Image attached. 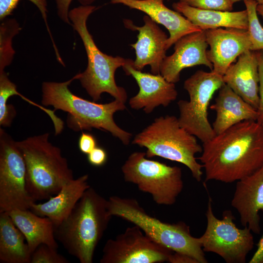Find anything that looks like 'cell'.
Masks as SVG:
<instances>
[{"instance_id":"obj_1","label":"cell","mask_w":263,"mask_h":263,"mask_svg":"<svg viewBox=\"0 0 263 263\" xmlns=\"http://www.w3.org/2000/svg\"><path fill=\"white\" fill-rule=\"evenodd\" d=\"M197 159L205 181L231 183L251 174L263 164V125L246 120L231 127L203 143Z\"/></svg>"},{"instance_id":"obj_2","label":"cell","mask_w":263,"mask_h":263,"mask_svg":"<svg viewBox=\"0 0 263 263\" xmlns=\"http://www.w3.org/2000/svg\"><path fill=\"white\" fill-rule=\"evenodd\" d=\"M112 217L107 200L90 187L69 215L55 227L56 238L80 263H92L95 249Z\"/></svg>"},{"instance_id":"obj_3","label":"cell","mask_w":263,"mask_h":263,"mask_svg":"<svg viewBox=\"0 0 263 263\" xmlns=\"http://www.w3.org/2000/svg\"><path fill=\"white\" fill-rule=\"evenodd\" d=\"M75 76L62 82H44L42 84V104L52 106L55 110L67 112L68 126L75 131H91L93 128L109 132L128 145L132 134L119 127L113 114L126 109L125 103L117 99L105 104L97 103L73 94L69 86Z\"/></svg>"},{"instance_id":"obj_4","label":"cell","mask_w":263,"mask_h":263,"mask_svg":"<svg viewBox=\"0 0 263 263\" xmlns=\"http://www.w3.org/2000/svg\"><path fill=\"white\" fill-rule=\"evenodd\" d=\"M49 133L16 142L26 167V188L32 199H49L74 179L60 149L49 141Z\"/></svg>"},{"instance_id":"obj_5","label":"cell","mask_w":263,"mask_h":263,"mask_svg":"<svg viewBox=\"0 0 263 263\" xmlns=\"http://www.w3.org/2000/svg\"><path fill=\"white\" fill-rule=\"evenodd\" d=\"M96 8L94 6L83 5L69 12L71 25L80 36L88 58L86 69L76 74L75 79L79 80L94 101L100 99L102 93H107L115 99L125 103L127 94L123 87L117 85L114 75L119 67L124 65L126 59L102 52L96 46L87 27L88 17Z\"/></svg>"},{"instance_id":"obj_6","label":"cell","mask_w":263,"mask_h":263,"mask_svg":"<svg viewBox=\"0 0 263 263\" xmlns=\"http://www.w3.org/2000/svg\"><path fill=\"white\" fill-rule=\"evenodd\" d=\"M132 143L146 148V157L159 156L185 165L198 182L203 166L195 155L202 151L196 137L183 128L178 118L167 115L154 121L134 137Z\"/></svg>"},{"instance_id":"obj_7","label":"cell","mask_w":263,"mask_h":263,"mask_svg":"<svg viewBox=\"0 0 263 263\" xmlns=\"http://www.w3.org/2000/svg\"><path fill=\"white\" fill-rule=\"evenodd\" d=\"M110 214L138 226L150 239L173 252L185 254L199 263H207L200 238L192 236L189 226L180 222H163L148 214L133 198L111 196L107 200Z\"/></svg>"},{"instance_id":"obj_8","label":"cell","mask_w":263,"mask_h":263,"mask_svg":"<svg viewBox=\"0 0 263 263\" xmlns=\"http://www.w3.org/2000/svg\"><path fill=\"white\" fill-rule=\"evenodd\" d=\"M146 152L132 153L121 167L124 180L150 194L158 205L174 204L184 188L182 169L146 158Z\"/></svg>"},{"instance_id":"obj_9","label":"cell","mask_w":263,"mask_h":263,"mask_svg":"<svg viewBox=\"0 0 263 263\" xmlns=\"http://www.w3.org/2000/svg\"><path fill=\"white\" fill-rule=\"evenodd\" d=\"M225 84L223 75L212 71H196L184 82L189 100L177 102L180 125L203 143L216 134L208 119V108L216 91Z\"/></svg>"},{"instance_id":"obj_10","label":"cell","mask_w":263,"mask_h":263,"mask_svg":"<svg viewBox=\"0 0 263 263\" xmlns=\"http://www.w3.org/2000/svg\"><path fill=\"white\" fill-rule=\"evenodd\" d=\"M207 225L200 238L203 249L214 253L227 263H244L254 244L251 230L247 227L238 228L230 210H225L222 219L214 215L209 199L206 211Z\"/></svg>"},{"instance_id":"obj_11","label":"cell","mask_w":263,"mask_h":263,"mask_svg":"<svg viewBox=\"0 0 263 263\" xmlns=\"http://www.w3.org/2000/svg\"><path fill=\"white\" fill-rule=\"evenodd\" d=\"M35 202L26 188V167L16 141L0 128V213L30 209Z\"/></svg>"},{"instance_id":"obj_12","label":"cell","mask_w":263,"mask_h":263,"mask_svg":"<svg viewBox=\"0 0 263 263\" xmlns=\"http://www.w3.org/2000/svg\"><path fill=\"white\" fill-rule=\"evenodd\" d=\"M100 263H158L168 262L172 251L155 243L138 226L128 227L107 241Z\"/></svg>"},{"instance_id":"obj_13","label":"cell","mask_w":263,"mask_h":263,"mask_svg":"<svg viewBox=\"0 0 263 263\" xmlns=\"http://www.w3.org/2000/svg\"><path fill=\"white\" fill-rule=\"evenodd\" d=\"M122 68L127 75L135 79L139 88L137 94L129 102L132 109H142L145 113H150L156 107H167L176 99L178 93L175 84L167 81L160 74L155 75L138 70L131 59H126Z\"/></svg>"},{"instance_id":"obj_14","label":"cell","mask_w":263,"mask_h":263,"mask_svg":"<svg viewBox=\"0 0 263 263\" xmlns=\"http://www.w3.org/2000/svg\"><path fill=\"white\" fill-rule=\"evenodd\" d=\"M208 43L205 30L187 35L174 43L173 53L166 56L160 67V74L169 82L180 80L184 69L203 65L212 70L213 65L207 54Z\"/></svg>"},{"instance_id":"obj_15","label":"cell","mask_w":263,"mask_h":263,"mask_svg":"<svg viewBox=\"0 0 263 263\" xmlns=\"http://www.w3.org/2000/svg\"><path fill=\"white\" fill-rule=\"evenodd\" d=\"M143 19L144 25L141 27L134 25L130 19H126L123 21L127 28L138 31L136 42L131 44L136 55L133 65L140 71L150 65L152 74H159L161 64L166 56L169 37L148 16H145Z\"/></svg>"},{"instance_id":"obj_16","label":"cell","mask_w":263,"mask_h":263,"mask_svg":"<svg viewBox=\"0 0 263 263\" xmlns=\"http://www.w3.org/2000/svg\"><path fill=\"white\" fill-rule=\"evenodd\" d=\"M210 49L207 56L213 65L212 71L224 75L228 67L241 55L251 50L247 30L219 28L205 30Z\"/></svg>"},{"instance_id":"obj_17","label":"cell","mask_w":263,"mask_h":263,"mask_svg":"<svg viewBox=\"0 0 263 263\" xmlns=\"http://www.w3.org/2000/svg\"><path fill=\"white\" fill-rule=\"evenodd\" d=\"M231 205L238 212L242 225L260 234L259 211H263V164L251 174L237 181Z\"/></svg>"},{"instance_id":"obj_18","label":"cell","mask_w":263,"mask_h":263,"mask_svg":"<svg viewBox=\"0 0 263 263\" xmlns=\"http://www.w3.org/2000/svg\"><path fill=\"white\" fill-rule=\"evenodd\" d=\"M110 0L112 3L122 4L142 11L157 23L164 26L169 33L167 50L182 37L202 30L180 13L168 8L164 3V0Z\"/></svg>"},{"instance_id":"obj_19","label":"cell","mask_w":263,"mask_h":263,"mask_svg":"<svg viewBox=\"0 0 263 263\" xmlns=\"http://www.w3.org/2000/svg\"><path fill=\"white\" fill-rule=\"evenodd\" d=\"M225 84L257 110L259 103V74L257 51L241 55L223 75Z\"/></svg>"},{"instance_id":"obj_20","label":"cell","mask_w":263,"mask_h":263,"mask_svg":"<svg viewBox=\"0 0 263 263\" xmlns=\"http://www.w3.org/2000/svg\"><path fill=\"white\" fill-rule=\"evenodd\" d=\"M215 102L210 106L216 112L212 126L216 134L246 120L257 121V110L224 84L219 90Z\"/></svg>"},{"instance_id":"obj_21","label":"cell","mask_w":263,"mask_h":263,"mask_svg":"<svg viewBox=\"0 0 263 263\" xmlns=\"http://www.w3.org/2000/svg\"><path fill=\"white\" fill-rule=\"evenodd\" d=\"M88 179L89 175L85 174L72 180L48 201L33 203L30 210L38 215L49 218L55 227L57 226L69 215L85 190L91 187Z\"/></svg>"},{"instance_id":"obj_22","label":"cell","mask_w":263,"mask_h":263,"mask_svg":"<svg viewBox=\"0 0 263 263\" xmlns=\"http://www.w3.org/2000/svg\"><path fill=\"white\" fill-rule=\"evenodd\" d=\"M172 7L202 30L221 27L248 29V19L246 9L237 12L203 10L181 1L173 3Z\"/></svg>"},{"instance_id":"obj_23","label":"cell","mask_w":263,"mask_h":263,"mask_svg":"<svg viewBox=\"0 0 263 263\" xmlns=\"http://www.w3.org/2000/svg\"><path fill=\"white\" fill-rule=\"evenodd\" d=\"M25 237L32 253L40 244L57 249L55 225L48 218L38 215L30 209H14L7 212Z\"/></svg>"},{"instance_id":"obj_24","label":"cell","mask_w":263,"mask_h":263,"mask_svg":"<svg viewBox=\"0 0 263 263\" xmlns=\"http://www.w3.org/2000/svg\"><path fill=\"white\" fill-rule=\"evenodd\" d=\"M25 239L8 212H0V262L31 263V253Z\"/></svg>"},{"instance_id":"obj_25","label":"cell","mask_w":263,"mask_h":263,"mask_svg":"<svg viewBox=\"0 0 263 263\" xmlns=\"http://www.w3.org/2000/svg\"><path fill=\"white\" fill-rule=\"evenodd\" d=\"M20 30L17 20L7 19L0 26V72L4 71L13 60L15 51L12 46L13 38Z\"/></svg>"},{"instance_id":"obj_26","label":"cell","mask_w":263,"mask_h":263,"mask_svg":"<svg viewBox=\"0 0 263 263\" xmlns=\"http://www.w3.org/2000/svg\"><path fill=\"white\" fill-rule=\"evenodd\" d=\"M14 95L23 96L17 90L16 85L9 79L7 73L0 72V125L9 127L16 115L12 105H8V98Z\"/></svg>"},{"instance_id":"obj_27","label":"cell","mask_w":263,"mask_h":263,"mask_svg":"<svg viewBox=\"0 0 263 263\" xmlns=\"http://www.w3.org/2000/svg\"><path fill=\"white\" fill-rule=\"evenodd\" d=\"M247 13L248 25L247 31L251 43V51L263 49V27L260 23L257 7L258 3L255 0H244Z\"/></svg>"},{"instance_id":"obj_28","label":"cell","mask_w":263,"mask_h":263,"mask_svg":"<svg viewBox=\"0 0 263 263\" xmlns=\"http://www.w3.org/2000/svg\"><path fill=\"white\" fill-rule=\"evenodd\" d=\"M20 0H0V19L3 20L10 15L13 10L17 7ZM34 3L39 10L43 19L46 24V28L49 33L52 40L53 41L54 48H56L49 25L47 24V3L46 0H28Z\"/></svg>"},{"instance_id":"obj_29","label":"cell","mask_w":263,"mask_h":263,"mask_svg":"<svg viewBox=\"0 0 263 263\" xmlns=\"http://www.w3.org/2000/svg\"><path fill=\"white\" fill-rule=\"evenodd\" d=\"M69 261L58 253L56 249L47 244L39 245L32 253L31 263H69Z\"/></svg>"},{"instance_id":"obj_30","label":"cell","mask_w":263,"mask_h":263,"mask_svg":"<svg viewBox=\"0 0 263 263\" xmlns=\"http://www.w3.org/2000/svg\"><path fill=\"white\" fill-rule=\"evenodd\" d=\"M179 1L200 9L223 11H231L233 5L230 0H179Z\"/></svg>"},{"instance_id":"obj_31","label":"cell","mask_w":263,"mask_h":263,"mask_svg":"<svg viewBox=\"0 0 263 263\" xmlns=\"http://www.w3.org/2000/svg\"><path fill=\"white\" fill-rule=\"evenodd\" d=\"M257 51L258 58L259 74V103L257 109L258 117L257 121L259 124L263 125V49Z\"/></svg>"},{"instance_id":"obj_32","label":"cell","mask_w":263,"mask_h":263,"mask_svg":"<svg viewBox=\"0 0 263 263\" xmlns=\"http://www.w3.org/2000/svg\"><path fill=\"white\" fill-rule=\"evenodd\" d=\"M73 0H55L56 4L57 15L64 22L72 25L69 18V9ZM83 5H89L95 0H78Z\"/></svg>"},{"instance_id":"obj_33","label":"cell","mask_w":263,"mask_h":263,"mask_svg":"<svg viewBox=\"0 0 263 263\" xmlns=\"http://www.w3.org/2000/svg\"><path fill=\"white\" fill-rule=\"evenodd\" d=\"M78 145L81 152L88 154L97 146L96 140L93 135L82 132L79 136Z\"/></svg>"},{"instance_id":"obj_34","label":"cell","mask_w":263,"mask_h":263,"mask_svg":"<svg viewBox=\"0 0 263 263\" xmlns=\"http://www.w3.org/2000/svg\"><path fill=\"white\" fill-rule=\"evenodd\" d=\"M87 159L89 163L94 166H101L107 160V153L103 148L96 146L87 154Z\"/></svg>"},{"instance_id":"obj_35","label":"cell","mask_w":263,"mask_h":263,"mask_svg":"<svg viewBox=\"0 0 263 263\" xmlns=\"http://www.w3.org/2000/svg\"><path fill=\"white\" fill-rule=\"evenodd\" d=\"M170 263H199L192 257L182 253L174 252L170 255L168 262Z\"/></svg>"},{"instance_id":"obj_36","label":"cell","mask_w":263,"mask_h":263,"mask_svg":"<svg viewBox=\"0 0 263 263\" xmlns=\"http://www.w3.org/2000/svg\"><path fill=\"white\" fill-rule=\"evenodd\" d=\"M249 263H263V235L257 244V248Z\"/></svg>"},{"instance_id":"obj_37","label":"cell","mask_w":263,"mask_h":263,"mask_svg":"<svg viewBox=\"0 0 263 263\" xmlns=\"http://www.w3.org/2000/svg\"><path fill=\"white\" fill-rule=\"evenodd\" d=\"M257 12L263 19V5L258 4L257 7Z\"/></svg>"},{"instance_id":"obj_38","label":"cell","mask_w":263,"mask_h":263,"mask_svg":"<svg viewBox=\"0 0 263 263\" xmlns=\"http://www.w3.org/2000/svg\"><path fill=\"white\" fill-rule=\"evenodd\" d=\"M232 3H234L241 0H230ZM258 3V4L263 5V0H255Z\"/></svg>"}]
</instances>
